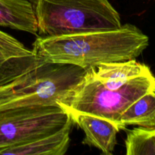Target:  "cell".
Listing matches in <instances>:
<instances>
[{
    "label": "cell",
    "mask_w": 155,
    "mask_h": 155,
    "mask_svg": "<svg viewBox=\"0 0 155 155\" xmlns=\"http://www.w3.org/2000/svg\"><path fill=\"white\" fill-rule=\"evenodd\" d=\"M74 124L84 131L83 143L95 147L105 155H112L117 145L119 127L104 118L86 114H69Z\"/></svg>",
    "instance_id": "obj_7"
},
{
    "label": "cell",
    "mask_w": 155,
    "mask_h": 155,
    "mask_svg": "<svg viewBox=\"0 0 155 155\" xmlns=\"http://www.w3.org/2000/svg\"><path fill=\"white\" fill-rule=\"evenodd\" d=\"M36 0H0V27L38 33Z\"/></svg>",
    "instance_id": "obj_10"
},
{
    "label": "cell",
    "mask_w": 155,
    "mask_h": 155,
    "mask_svg": "<svg viewBox=\"0 0 155 155\" xmlns=\"http://www.w3.org/2000/svg\"><path fill=\"white\" fill-rule=\"evenodd\" d=\"M148 44L149 39L140 29L126 24L113 30L38 37L33 51L46 62L89 70L103 64L136 58Z\"/></svg>",
    "instance_id": "obj_1"
},
{
    "label": "cell",
    "mask_w": 155,
    "mask_h": 155,
    "mask_svg": "<svg viewBox=\"0 0 155 155\" xmlns=\"http://www.w3.org/2000/svg\"><path fill=\"white\" fill-rule=\"evenodd\" d=\"M125 145L127 155H155V126L130 130Z\"/></svg>",
    "instance_id": "obj_12"
},
{
    "label": "cell",
    "mask_w": 155,
    "mask_h": 155,
    "mask_svg": "<svg viewBox=\"0 0 155 155\" xmlns=\"http://www.w3.org/2000/svg\"><path fill=\"white\" fill-rule=\"evenodd\" d=\"M86 71L76 65L45 62L0 86V111L33 106H59L61 99Z\"/></svg>",
    "instance_id": "obj_4"
},
{
    "label": "cell",
    "mask_w": 155,
    "mask_h": 155,
    "mask_svg": "<svg viewBox=\"0 0 155 155\" xmlns=\"http://www.w3.org/2000/svg\"><path fill=\"white\" fill-rule=\"evenodd\" d=\"M120 130L129 126H155V92L145 94L127 107L120 117Z\"/></svg>",
    "instance_id": "obj_11"
},
{
    "label": "cell",
    "mask_w": 155,
    "mask_h": 155,
    "mask_svg": "<svg viewBox=\"0 0 155 155\" xmlns=\"http://www.w3.org/2000/svg\"><path fill=\"white\" fill-rule=\"evenodd\" d=\"M74 123L68 124L61 130L38 138L24 144L0 149V155H63L70 145V135Z\"/></svg>",
    "instance_id": "obj_8"
},
{
    "label": "cell",
    "mask_w": 155,
    "mask_h": 155,
    "mask_svg": "<svg viewBox=\"0 0 155 155\" xmlns=\"http://www.w3.org/2000/svg\"><path fill=\"white\" fill-rule=\"evenodd\" d=\"M45 61L0 30V86L40 66Z\"/></svg>",
    "instance_id": "obj_6"
},
{
    "label": "cell",
    "mask_w": 155,
    "mask_h": 155,
    "mask_svg": "<svg viewBox=\"0 0 155 155\" xmlns=\"http://www.w3.org/2000/svg\"><path fill=\"white\" fill-rule=\"evenodd\" d=\"M38 33L60 36L117 30L119 13L108 0H36Z\"/></svg>",
    "instance_id": "obj_2"
},
{
    "label": "cell",
    "mask_w": 155,
    "mask_h": 155,
    "mask_svg": "<svg viewBox=\"0 0 155 155\" xmlns=\"http://www.w3.org/2000/svg\"><path fill=\"white\" fill-rule=\"evenodd\" d=\"M61 106H33L0 111V149L21 145L73 123Z\"/></svg>",
    "instance_id": "obj_5"
},
{
    "label": "cell",
    "mask_w": 155,
    "mask_h": 155,
    "mask_svg": "<svg viewBox=\"0 0 155 155\" xmlns=\"http://www.w3.org/2000/svg\"><path fill=\"white\" fill-rule=\"evenodd\" d=\"M151 92H155V77L152 73L136 77L123 87L111 90L95 78L91 68L67 92L58 105L68 114H86L104 118L120 130L121 114L134 101Z\"/></svg>",
    "instance_id": "obj_3"
},
{
    "label": "cell",
    "mask_w": 155,
    "mask_h": 155,
    "mask_svg": "<svg viewBox=\"0 0 155 155\" xmlns=\"http://www.w3.org/2000/svg\"><path fill=\"white\" fill-rule=\"evenodd\" d=\"M93 75L105 88L116 90L130 80L151 74L150 68L135 59L103 64L92 68Z\"/></svg>",
    "instance_id": "obj_9"
}]
</instances>
